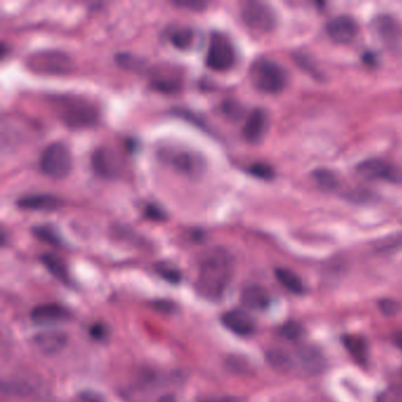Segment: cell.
I'll return each instance as SVG.
<instances>
[{
    "instance_id": "19",
    "label": "cell",
    "mask_w": 402,
    "mask_h": 402,
    "mask_svg": "<svg viewBox=\"0 0 402 402\" xmlns=\"http://www.w3.org/2000/svg\"><path fill=\"white\" fill-rule=\"evenodd\" d=\"M299 359H300L301 365L304 366V370L316 373L324 370V359L322 357L319 349L312 346H304L299 349Z\"/></svg>"
},
{
    "instance_id": "23",
    "label": "cell",
    "mask_w": 402,
    "mask_h": 402,
    "mask_svg": "<svg viewBox=\"0 0 402 402\" xmlns=\"http://www.w3.org/2000/svg\"><path fill=\"white\" fill-rule=\"evenodd\" d=\"M169 41L176 49L188 50L195 41V32L189 28L173 30L169 34Z\"/></svg>"
},
{
    "instance_id": "17",
    "label": "cell",
    "mask_w": 402,
    "mask_h": 402,
    "mask_svg": "<svg viewBox=\"0 0 402 402\" xmlns=\"http://www.w3.org/2000/svg\"><path fill=\"white\" fill-rule=\"evenodd\" d=\"M66 345V337L62 332H44L34 339V346L44 354L58 353Z\"/></svg>"
},
{
    "instance_id": "25",
    "label": "cell",
    "mask_w": 402,
    "mask_h": 402,
    "mask_svg": "<svg viewBox=\"0 0 402 402\" xmlns=\"http://www.w3.org/2000/svg\"><path fill=\"white\" fill-rule=\"evenodd\" d=\"M221 111L222 114L226 116V119H229L231 122H237L244 115V107L242 104L235 99H226L222 103Z\"/></svg>"
},
{
    "instance_id": "2",
    "label": "cell",
    "mask_w": 402,
    "mask_h": 402,
    "mask_svg": "<svg viewBox=\"0 0 402 402\" xmlns=\"http://www.w3.org/2000/svg\"><path fill=\"white\" fill-rule=\"evenodd\" d=\"M56 111L64 124L71 127H87L98 119L99 112L94 103L77 96H63L54 99Z\"/></svg>"
},
{
    "instance_id": "11",
    "label": "cell",
    "mask_w": 402,
    "mask_h": 402,
    "mask_svg": "<svg viewBox=\"0 0 402 402\" xmlns=\"http://www.w3.org/2000/svg\"><path fill=\"white\" fill-rule=\"evenodd\" d=\"M326 31L329 38L337 44H349L357 38L359 26L353 18L339 16L328 21Z\"/></svg>"
},
{
    "instance_id": "16",
    "label": "cell",
    "mask_w": 402,
    "mask_h": 402,
    "mask_svg": "<svg viewBox=\"0 0 402 402\" xmlns=\"http://www.w3.org/2000/svg\"><path fill=\"white\" fill-rule=\"evenodd\" d=\"M241 301L246 308L251 310H264L269 307L271 302V294L266 288L251 284L243 289L241 294Z\"/></svg>"
},
{
    "instance_id": "27",
    "label": "cell",
    "mask_w": 402,
    "mask_h": 402,
    "mask_svg": "<svg viewBox=\"0 0 402 402\" xmlns=\"http://www.w3.org/2000/svg\"><path fill=\"white\" fill-rule=\"evenodd\" d=\"M248 173L260 178V180H264V181H271L275 176L274 169L271 168V165H266V163H254L248 168Z\"/></svg>"
},
{
    "instance_id": "14",
    "label": "cell",
    "mask_w": 402,
    "mask_h": 402,
    "mask_svg": "<svg viewBox=\"0 0 402 402\" xmlns=\"http://www.w3.org/2000/svg\"><path fill=\"white\" fill-rule=\"evenodd\" d=\"M222 324L240 337H248L255 332V322L248 313L241 309H234L222 315Z\"/></svg>"
},
{
    "instance_id": "33",
    "label": "cell",
    "mask_w": 402,
    "mask_h": 402,
    "mask_svg": "<svg viewBox=\"0 0 402 402\" xmlns=\"http://www.w3.org/2000/svg\"><path fill=\"white\" fill-rule=\"evenodd\" d=\"M382 312L387 314V315H393L396 309H398V306L393 302V301H382L381 304Z\"/></svg>"
},
{
    "instance_id": "15",
    "label": "cell",
    "mask_w": 402,
    "mask_h": 402,
    "mask_svg": "<svg viewBox=\"0 0 402 402\" xmlns=\"http://www.w3.org/2000/svg\"><path fill=\"white\" fill-rule=\"evenodd\" d=\"M17 205L21 209L34 210V211H54L61 209L63 201L61 198L50 193H36L19 198Z\"/></svg>"
},
{
    "instance_id": "13",
    "label": "cell",
    "mask_w": 402,
    "mask_h": 402,
    "mask_svg": "<svg viewBox=\"0 0 402 402\" xmlns=\"http://www.w3.org/2000/svg\"><path fill=\"white\" fill-rule=\"evenodd\" d=\"M70 319V310L57 304H41L31 312V320L39 326L63 324Z\"/></svg>"
},
{
    "instance_id": "32",
    "label": "cell",
    "mask_w": 402,
    "mask_h": 402,
    "mask_svg": "<svg viewBox=\"0 0 402 402\" xmlns=\"http://www.w3.org/2000/svg\"><path fill=\"white\" fill-rule=\"evenodd\" d=\"M177 8H189L193 11H204L208 8V3L205 1H173V3Z\"/></svg>"
},
{
    "instance_id": "34",
    "label": "cell",
    "mask_w": 402,
    "mask_h": 402,
    "mask_svg": "<svg viewBox=\"0 0 402 402\" xmlns=\"http://www.w3.org/2000/svg\"><path fill=\"white\" fill-rule=\"evenodd\" d=\"M91 335L95 339H104L107 337V329L102 324H95L91 329Z\"/></svg>"
},
{
    "instance_id": "24",
    "label": "cell",
    "mask_w": 402,
    "mask_h": 402,
    "mask_svg": "<svg viewBox=\"0 0 402 402\" xmlns=\"http://www.w3.org/2000/svg\"><path fill=\"white\" fill-rule=\"evenodd\" d=\"M32 233L36 237L41 240L43 242L49 243L52 246H62L63 240L61 235L58 234L57 230L54 226L49 224L44 226H36L32 229Z\"/></svg>"
},
{
    "instance_id": "30",
    "label": "cell",
    "mask_w": 402,
    "mask_h": 402,
    "mask_svg": "<svg viewBox=\"0 0 402 402\" xmlns=\"http://www.w3.org/2000/svg\"><path fill=\"white\" fill-rule=\"evenodd\" d=\"M269 360H271V365L275 366L276 368H279V370H287L290 367L289 357L286 354L281 353V352L271 353Z\"/></svg>"
},
{
    "instance_id": "20",
    "label": "cell",
    "mask_w": 402,
    "mask_h": 402,
    "mask_svg": "<svg viewBox=\"0 0 402 402\" xmlns=\"http://www.w3.org/2000/svg\"><path fill=\"white\" fill-rule=\"evenodd\" d=\"M41 261L56 279L62 281L65 284L70 282V274H69L67 266L59 256L47 253V254L41 255Z\"/></svg>"
},
{
    "instance_id": "6",
    "label": "cell",
    "mask_w": 402,
    "mask_h": 402,
    "mask_svg": "<svg viewBox=\"0 0 402 402\" xmlns=\"http://www.w3.org/2000/svg\"><path fill=\"white\" fill-rule=\"evenodd\" d=\"M241 17L249 29L269 32L275 29L276 14L268 4L261 1H244L241 5Z\"/></svg>"
},
{
    "instance_id": "10",
    "label": "cell",
    "mask_w": 402,
    "mask_h": 402,
    "mask_svg": "<svg viewBox=\"0 0 402 402\" xmlns=\"http://www.w3.org/2000/svg\"><path fill=\"white\" fill-rule=\"evenodd\" d=\"M269 129V118L263 109L251 111L243 125V138L251 144H259L264 140Z\"/></svg>"
},
{
    "instance_id": "21",
    "label": "cell",
    "mask_w": 402,
    "mask_h": 402,
    "mask_svg": "<svg viewBox=\"0 0 402 402\" xmlns=\"http://www.w3.org/2000/svg\"><path fill=\"white\" fill-rule=\"evenodd\" d=\"M276 277L286 289L294 294H302L304 286L302 279L296 275L294 271L287 268H277L275 271Z\"/></svg>"
},
{
    "instance_id": "28",
    "label": "cell",
    "mask_w": 402,
    "mask_h": 402,
    "mask_svg": "<svg viewBox=\"0 0 402 402\" xmlns=\"http://www.w3.org/2000/svg\"><path fill=\"white\" fill-rule=\"evenodd\" d=\"M315 178L317 183L326 190H335L339 185L337 177L328 170H319L315 173Z\"/></svg>"
},
{
    "instance_id": "35",
    "label": "cell",
    "mask_w": 402,
    "mask_h": 402,
    "mask_svg": "<svg viewBox=\"0 0 402 402\" xmlns=\"http://www.w3.org/2000/svg\"><path fill=\"white\" fill-rule=\"evenodd\" d=\"M202 402H241L238 399L231 398V396H224V398L210 399Z\"/></svg>"
},
{
    "instance_id": "22",
    "label": "cell",
    "mask_w": 402,
    "mask_h": 402,
    "mask_svg": "<svg viewBox=\"0 0 402 402\" xmlns=\"http://www.w3.org/2000/svg\"><path fill=\"white\" fill-rule=\"evenodd\" d=\"M151 85L154 89L165 94H175L181 87L178 76L169 74H157L152 76Z\"/></svg>"
},
{
    "instance_id": "8",
    "label": "cell",
    "mask_w": 402,
    "mask_h": 402,
    "mask_svg": "<svg viewBox=\"0 0 402 402\" xmlns=\"http://www.w3.org/2000/svg\"><path fill=\"white\" fill-rule=\"evenodd\" d=\"M163 158L177 171L187 176L198 177L205 168L204 158L198 152L187 149L163 150Z\"/></svg>"
},
{
    "instance_id": "5",
    "label": "cell",
    "mask_w": 402,
    "mask_h": 402,
    "mask_svg": "<svg viewBox=\"0 0 402 402\" xmlns=\"http://www.w3.org/2000/svg\"><path fill=\"white\" fill-rule=\"evenodd\" d=\"M236 61L234 46L229 39L220 32H213L210 37L205 64L213 71L223 72L234 66Z\"/></svg>"
},
{
    "instance_id": "36",
    "label": "cell",
    "mask_w": 402,
    "mask_h": 402,
    "mask_svg": "<svg viewBox=\"0 0 402 402\" xmlns=\"http://www.w3.org/2000/svg\"><path fill=\"white\" fill-rule=\"evenodd\" d=\"M394 342L395 345L398 346L399 348L402 350V330L395 335Z\"/></svg>"
},
{
    "instance_id": "12",
    "label": "cell",
    "mask_w": 402,
    "mask_h": 402,
    "mask_svg": "<svg viewBox=\"0 0 402 402\" xmlns=\"http://www.w3.org/2000/svg\"><path fill=\"white\" fill-rule=\"evenodd\" d=\"M91 165L97 175L105 178H114L118 176L122 168L118 155L107 148H99L94 151L92 158H91Z\"/></svg>"
},
{
    "instance_id": "9",
    "label": "cell",
    "mask_w": 402,
    "mask_h": 402,
    "mask_svg": "<svg viewBox=\"0 0 402 402\" xmlns=\"http://www.w3.org/2000/svg\"><path fill=\"white\" fill-rule=\"evenodd\" d=\"M357 173L370 181L398 182L401 180L399 169L386 160H367L357 167Z\"/></svg>"
},
{
    "instance_id": "3",
    "label": "cell",
    "mask_w": 402,
    "mask_h": 402,
    "mask_svg": "<svg viewBox=\"0 0 402 402\" xmlns=\"http://www.w3.org/2000/svg\"><path fill=\"white\" fill-rule=\"evenodd\" d=\"M251 83L266 94H279L287 87L288 74L284 66L267 58H260L251 67Z\"/></svg>"
},
{
    "instance_id": "4",
    "label": "cell",
    "mask_w": 402,
    "mask_h": 402,
    "mask_svg": "<svg viewBox=\"0 0 402 402\" xmlns=\"http://www.w3.org/2000/svg\"><path fill=\"white\" fill-rule=\"evenodd\" d=\"M39 167L41 173L54 180H62L69 176L72 169L69 149L59 142L49 144L41 154Z\"/></svg>"
},
{
    "instance_id": "26",
    "label": "cell",
    "mask_w": 402,
    "mask_h": 402,
    "mask_svg": "<svg viewBox=\"0 0 402 402\" xmlns=\"http://www.w3.org/2000/svg\"><path fill=\"white\" fill-rule=\"evenodd\" d=\"M156 271L158 275L162 276L170 284H178L181 281V271L171 263H158L156 266Z\"/></svg>"
},
{
    "instance_id": "18",
    "label": "cell",
    "mask_w": 402,
    "mask_h": 402,
    "mask_svg": "<svg viewBox=\"0 0 402 402\" xmlns=\"http://www.w3.org/2000/svg\"><path fill=\"white\" fill-rule=\"evenodd\" d=\"M343 346L348 350V353L352 355L354 360L360 363L366 365L368 361V343L362 337L359 335H346L343 337Z\"/></svg>"
},
{
    "instance_id": "1",
    "label": "cell",
    "mask_w": 402,
    "mask_h": 402,
    "mask_svg": "<svg viewBox=\"0 0 402 402\" xmlns=\"http://www.w3.org/2000/svg\"><path fill=\"white\" fill-rule=\"evenodd\" d=\"M234 274V259L224 248H213L202 256L198 290L207 300L218 301L224 295Z\"/></svg>"
},
{
    "instance_id": "31",
    "label": "cell",
    "mask_w": 402,
    "mask_h": 402,
    "mask_svg": "<svg viewBox=\"0 0 402 402\" xmlns=\"http://www.w3.org/2000/svg\"><path fill=\"white\" fill-rule=\"evenodd\" d=\"M145 216L150 218V220H154V221H165V220H167V213L160 209V207H157L155 204L147 205Z\"/></svg>"
},
{
    "instance_id": "7",
    "label": "cell",
    "mask_w": 402,
    "mask_h": 402,
    "mask_svg": "<svg viewBox=\"0 0 402 402\" xmlns=\"http://www.w3.org/2000/svg\"><path fill=\"white\" fill-rule=\"evenodd\" d=\"M31 70L43 74H65L72 70V62L69 56L61 51H41L29 59Z\"/></svg>"
},
{
    "instance_id": "29",
    "label": "cell",
    "mask_w": 402,
    "mask_h": 402,
    "mask_svg": "<svg viewBox=\"0 0 402 402\" xmlns=\"http://www.w3.org/2000/svg\"><path fill=\"white\" fill-rule=\"evenodd\" d=\"M281 334L288 340H300L301 337H304V329L300 324L292 321L284 324V327L281 328Z\"/></svg>"
}]
</instances>
